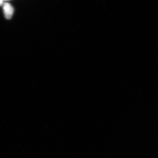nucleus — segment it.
Masks as SVG:
<instances>
[{"mask_svg": "<svg viewBox=\"0 0 158 158\" xmlns=\"http://www.w3.org/2000/svg\"><path fill=\"white\" fill-rule=\"evenodd\" d=\"M3 9L5 17L7 19H11L14 12V9L12 6L9 3H5L3 4Z\"/></svg>", "mask_w": 158, "mask_h": 158, "instance_id": "f257e3e1", "label": "nucleus"}, {"mask_svg": "<svg viewBox=\"0 0 158 158\" xmlns=\"http://www.w3.org/2000/svg\"><path fill=\"white\" fill-rule=\"evenodd\" d=\"M3 1H2V0H0V6H2V5H3Z\"/></svg>", "mask_w": 158, "mask_h": 158, "instance_id": "f03ea898", "label": "nucleus"}]
</instances>
